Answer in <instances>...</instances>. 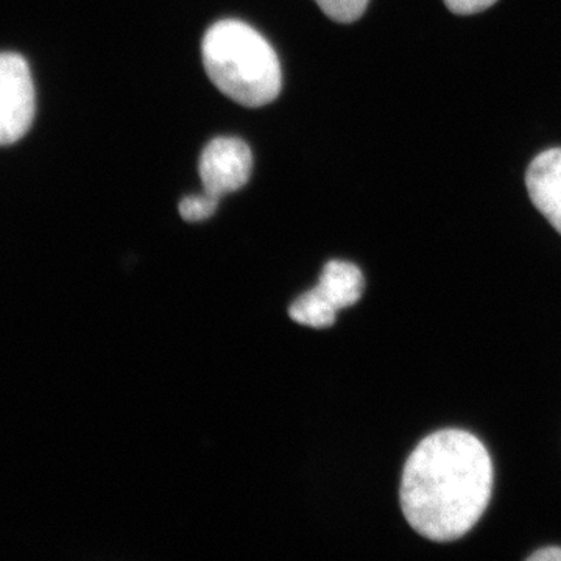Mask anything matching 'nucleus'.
<instances>
[{
  "instance_id": "6",
  "label": "nucleus",
  "mask_w": 561,
  "mask_h": 561,
  "mask_svg": "<svg viewBox=\"0 0 561 561\" xmlns=\"http://www.w3.org/2000/svg\"><path fill=\"white\" fill-rule=\"evenodd\" d=\"M364 275L357 265L345 261H331L324 265L317 287L337 311L351 308L364 294Z\"/></svg>"
},
{
  "instance_id": "9",
  "label": "nucleus",
  "mask_w": 561,
  "mask_h": 561,
  "mask_svg": "<svg viewBox=\"0 0 561 561\" xmlns=\"http://www.w3.org/2000/svg\"><path fill=\"white\" fill-rule=\"evenodd\" d=\"M316 2L332 21L348 24L359 20L370 0H316Z\"/></svg>"
},
{
  "instance_id": "11",
  "label": "nucleus",
  "mask_w": 561,
  "mask_h": 561,
  "mask_svg": "<svg viewBox=\"0 0 561 561\" xmlns=\"http://www.w3.org/2000/svg\"><path fill=\"white\" fill-rule=\"evenodd\" d=\"M529 561H561V548H546L531 553Z\"/></svg>"
},
{
  "instance_id": "3",
  "label": "nucleus",
  "mask_w": 561,
  "mask_h": 561,
  "mask_svg": "<svg viewBox=\"0 0 561 561\" xmlns=\"http://www.w3.org/2000/svg\"><path fill=\"white\" fill-rule=\"evenodd\" d=\"M35 111V84L28 62L18 54H0V146L24 138Z\"/></svg>"
},
{
  "instance_id": "4",
  "label": "nucleus",
  "mask_w": 561,
  "mask_h": 561,
  "mask_svg": "<svg viewBox=\"0 0 561 561\" xmlns=\"http://www.w3.org/2000/svg\"><path fill=\"white\" fill-rule=\"evenodd\" d=\"M253 169L250 147L238 138L210 140L202 151L198 172L209 194L224 197L245 186Z\"/></svg>"
},
{
  "instance_id": "1",
  "label": "nucleus",
  "mask_w": 561,
  "mask_h": 561,
  "mask_svg": "<svg viewBox=\"0 0 561 561\" xmlns=\"http://www.w3.org/2000/svg\"><path fill=\"white\" fill-rule=\"evenodd\" d=\"M491 490L493 463L483 443L470 432L438 431L405 461L402 513L427 540H459L482 518Z\"/></svg>"
},
{
  "instance_id": "7",
  "label": "nucleus",
  "mask_w": 561,
  "mask_h": 561,
  "mask_svg": "<svg viewBox=\"0 0 561 561\" xmlns=\"http://www.w3.org/2000/svg\"><path fill=\"white\" fill-rule=\"evenodd\" d=\"M337 312L331 301L321 294L319 287L302 294L289 309L291 320L302 327L317 328V330L332 327L337 319Z\"/></svg>"
},
{
  "instance_id": "10",
  "label": "nucleus",
  "mask_w": 561,
  "mask_h": 561,
  "mask_svg": "<svg viewBox=\"0 0 561 561\" xmlns=\"http://www.w3.org/2000/svg\"><path fill=\"white\" fill-rule=\"evenodd\" d=\"M496 2L497 0H445V5L453 13L467 16V14L481 13V11L490 9Z\"/></svg>"
},
{
  "instance_id": "2",
  "label": "nucleus",
  "mask_w": 561,
  "mask_h": 561,
  "mask_svg": "<svg viewBox=\"0 0 561 561\" xmlns=\"http://www.w3.org/2000/svg\"><path fill=\"white\" fill-rule=\"evenodd\" d=\"M203 65L210 81L231 101L260 108L278 98L283 77L275 50L245 22H217L206 32Z\"/></svg>"
},
{
  "instance_id": "5",
  "label": "nucleus",
  "mask_w": 561,
  "mask_h": 561,
  "mask_svg": "<svg viewBox=\"0 0 561 561\" xmlns=\"http://www.w3.org/2000/svg\"><path fill=\"white\" fill-rule=\"evenodd\" d=\"M526 184L535 208L561 234V149L538 154L527 169Z\"/></svg>"
},
{
  "instance_id": "8",
  "label": "nucleus",
  "mask_w": 561,
  "mask_h": 561,
  "mask_svg": "<svg viewBox=\"0 0 561 561\" xmlns=\"http://www.w3.org/2000/svg\"><path fill=\"white\" fill-rule=\"evenodd\" d=\"M220 197L203 192V194L190 195L180 203V214L186 221H203L214 216L219 206Z\"/></svg>"
}]
</instances>
